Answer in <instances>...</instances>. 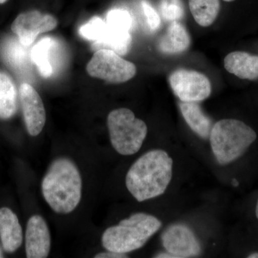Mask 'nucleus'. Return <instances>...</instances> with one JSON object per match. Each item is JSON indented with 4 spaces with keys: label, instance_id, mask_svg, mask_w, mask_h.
Listing matches in <instances>:
<instances>
[{
    "label": "nucleus",
    "instance_id": "obj_27",
    "mask_svg": "<svg viewBox=\"0 0 258 258\" xmlns=\"http://www.w3.org/2000/svg\"><path fill=\"white\" fill-rule=\"evenodd\" d=\"M232 185H233L234 186H237L239 185L238 181L235 179H232Z\"/></svg>",
    "mask_w": 258,
    "mask_h": 258
},
{
    "label": "nucleus",
    "instance_id": "obj_2",
    "mask_svg": "<svg viewBox=\"0 0 258 258\" xmlns=\"http://www.w3.org/2000/svg\"><path fill=\"white\" fill-rule=\"evenodd\" d=\"M42 191L45 201L57 213L74 211L82 195V179L74 161L67 158L55 159L42 179Z\"/></svg>",
    "mask_w": 258,
    "mask_h": 258
},
{
    "label": "nucleus",
    "instance_id": "obj_8",
    "mask_svg": "<svg viewBox=\"0 0 258 258\" xmlns=\"http://www.w3.org/2000/svg\"><path fill=\"white\" fill-rule=\"evenodd\" d=\"M57 24V20L52 15L32 10L19 15L12 24L11 29L18 36L19 42L28 47L39 35L55 29Z\"/></svg>",
    "mask_w": 258,
    "mask_h": 258
},
{
    "label": "nucleus",
    "instance_id": "obj_1",
    "mask_svg": "<svg viewBox=\"0 0 258 258\" xmlns=\"http://www.w3.org/2000/svg\"><path fill=\"white\" fill-rule=\"evenodd\" d=\"M173 160L165 151H149L134 163L125 176L129 192L138 202L163 195L170 184Z\"/></svg>",
    "mask_w": 258,
    "mask_h": 258
},
{
    "label": "nucleus",
    "instance_id": "obj_17",
    "mask_svg": "<svg viewBox=\"0 0 258 258\" xmlns=\"http://www.w3.org/2000/svg\"><path fill=\"white\" fill-rule=\"evenodd\" d=\"M132 41L130 32L116 30L107 25L106 35L99 41L93 42L92 47L95 51L109 49L119 55H125L130 49Z\"/></svg>",
    "mask_w": 258,
    "mask_h": 258
},
{
    "label": "nucleus",
    "instance_id": "obj_5",
    "mask_svg": "<svg viewBox=\"0 0 258 258\" xmlns=\"http://www.w3.org/2000/svg\"><path fill=\"white\" fill-rule=\"evenodd\" d=\"M112 146L123 156L132 155L140 150L147 137L145 122L136 118L128 108L113 110L107 119Z\"/></svg>",
    "mask_w": 258,
    "mask_h": 258
},
{
    "label": "nucleus",
    "instance_id": "obj_32",
    "mask_svg": "<svg viewBox=\"0 0 258 258\" xmlns=\"http://www.w3.org/2000/svg\"><path fill=\"white\" fill-rule=\"evenodd\" d=\"M223 1L227 2V3H230V2L235 1V0H223Z\"/></svg>",
    "mask_w": 258,
    "mask_h": 258
},
{
    "label": "nucleus",
    "instance_id": "obj_15",
    "mask_svg": "<svg viewBox=\"0 0 258 258\" xmlns=\"http://www.w3.org/2000/svg\"><path fill=\"white\" fill-rule=\"evenodd\" d=\"M179 108L185 121L195 134L203 139L210 138L211 120L205 115L198 102L181 101Z\"/></svg>",
    "mask_w": 258,
    "mask_h": 258
},
{
    "label": "nucleus",
    "instance_id": "obj_11",
    "mask_svg": "<svg viewBox=\"0 0 258 258\" xmlns=\"http://www.w3.org/2000/svg\"><path fill=\"white\" fill-rule=\"evenodd\" d=\"M50 234L45 220L40 215L30 217L25 233L27 257L45 258L50 250Z\"/></svg>",
    "mask_w": 258,
    "mask_h": 258
},
{
    "label": "nucleus",
    "instance_id": "obj_21",
    "mask_svg": "<svg viewBox=\"0 0 258 258\" xmlns=\"http://www.w3.org/2000/svg\"><path fill=\"white\" fill-rule=\"evenodd\" d=\"M106 23L110 28L129 32L132 26V15L126 10H112L107 14Z\"/></svg>",
    "mask_w": 258,
    "mask_h": 258
},
{
    "label": "nucleus",
    "instance_id": "obj_20",
    "mask_svg": "<svg viewBox=\"0 0 258 258\" xmlns=\"http://www.w3.org/2000/svg\"><path fill=\"white\" fill-rule=\"evenodd\" d=\"M107 24L99 17H93L79 29V33L88 40L99 41L106 35Z\"/></svg>",
    "mask_w": 258,
    "mask_h": 258
},
{
    "label": "nucleus",
    "instance_id": "obj_22",
    "mask_svg": "<svg viewBox=\"0 0 258 258\" xmlns=\"http://www.w3.org/2000/svg\"><path fill=\"white\" fill-rule=\"evenodd\" d=\"M3 55L7 62L15 68H20L26 62V52L16 41H8L3 46Z\"/></svg>",
    "mask_w": 258,
    "mask_h": 258
},
{
    "label": "nucleus",
    "instance_id": "obj_24",
    "mask_svg": "<svg viewBox=\"0 0 258 258\" xmlns=\"http://www.w3.org/2000/svg\"><path fill=\"white\" fill-rule=\"evenodd\" d=\"M142 10L147 20L148 26L152 31H157L161 25V18L157 11L147 2L143 1L142 3Z\"/></svg>",
    "mask_w": 258,
    "mask_h": 258
},
{
    "label": "nucleus",
    "instance_id": "obj_28",
    "mask_svg": "<svg viewBox=\"0 0 258 258\" xmlns=\"http://www.w3.org/2000/svg\"><path fill=\"white\" fill-rule=\"evenodd\" d=\"M249 258H258V253L257 252H256V253H252L251 254H249L248 256Z\"/></svg>",
    "mask_w": 258,
    "mask_h": 258
},
{
    "label": "nucleus",
    "instance_id": "obj_12",
    "mask_svg": "<svg viewBox=\"0 0 258 258\" xmlns=\"http://www.w3.org/2000/svg\"><path fill=\"white\" fill-rule=\"evenodd\" d=\"M0 239L3 249L13 253L23 243V230L17 215L10 209H0Z\"/></svg>",
    "mask_w": 258,
    "mask_h": 258
},
{
    "label": "nucleus",
    "instance_id": "obj_19",
    "mask_svg": "<svg viewBox=\"0 0 258 258\" xmlns=\"http://www.w3.org/2000/svg\"><path fill=\"white\" fill-rule=\"evenodd\" d=\"M54 45L50 37H44L37 42L31 51V59L43 78H49L52 74V64L50 61V51Z\"/></svg>",
    "mask_w": 258,
    "mask_h": 258
},
{
    "label": "nucleus",
    "instance_id": "obj_13",
    "mask_svg": "<svg viewBox=\"0 0 258 258\" xmlns=\"http://www.w3.org/2000/svg\"><path fill=\"white\" fill-rule=\"evenodd\" d=\"M189 32L182 24L171 22L166 33L158 42V50L165 55H177L185 52L190 46Z\"/></svg>",
    "mask_w": 258,
    "mask_h": 258
},
{
    "label": "nucleus",
    "instance_id": "obj_14",
    "mask_svg": "<svg viewBox=\"0 0 258 258\" xmlns=\"http://www.w3.org/2000/svg\"><path fill=\"white\" fill-rule=\"evenodd\" d=\"M225 69L241 79L253 81L258 79V56L235 51L226 56Z\"/></svg>",
    "mask_w": 258,
    "mask_h": 258
},
{
    "label": "nucleus",
    "instance_id": "obj_9",
    "mask_svg": "<svg viewBox=\"0 0 258 258\" xmlns=\"http://www.w3.org/2000/svg\"><path fill=\"white\" fill-rule=\"evenodd\" d=\"M161 241L166 250L176 258L196 257L201 253V246L192 230L181 224L168 227L161 235Z\"/></svg>",
    "mask_w": 258,
    "mask_h": 258
},
{
    "label": "nucleus",
    "instance_id": "obj_26",
    "mask_svg": "<svg viewBox=\"0 0 258 258\" xmlns=\"http://www.w3.org/2000/svg\"><path fill=\"white\" fill-rule=\"evenodd\" d=\"M157 258H176L175 255L174 254L169 253V252H162V253L158 254L157 256H155Z\"/></svg>",
    "mask_w": 258,
    "mask_h": 258
},
{
    "label": "nucleus",
    "instance_id": "obj_25",
    "mask_svg": "<svg viewBox=\"0 0 258 258\" xmlns=\"http://www.w3.org/2000/svg\"><path fill=\"white\" fill-rule=\"evenodd\" d=\"M96 258H125L128 257L125 254L118 253V252L108 251L107 252H101V253L97 254L95 256Z\"/></svg>",
    "mask_w": 258,
    "mask_h": 258
},
{
    "label": "nucleus",
    "instance_id": "obj_18",
    "mask_svg": "<svg viewBox=\"0 0 258 258\" xmlns=\"http://www.w3.org/2000/svg\"><path fill=\"white\" fill-rule=\"evenodd\" d=\"M190 12L196 23L206 28L214 23L220 10V0H189Z\"/></svg>",
    "mask_w": 258,
    "mask_h": 258
},
{
    "label": "nucleus",
    "instance_id": "obj_7",
    "mask_svg": "<svg viewBox=\"0 0 258 258\" xmlns=\"http://www.w3.org/2000/svg\"><path fill=\"white\" fill-rule=\"evenodd\" d=\"M169 81L173 92L181 101H203L212 93L210 80L198 71L176 70L169 76Z\"/></svg>",
    "mask_w": 258,
    "mask_h": 258
},
{
    "label": "nucleus",
    "instance_id": "obj_29",
    "mask_svg": "<svg viewBox=\"0 0 258 258\" xmlns=\"http://www.w3.org/2000/svg\"><path fill=\"white\" fill-rule=\"evenodd\" d=\"M4 257V254H3V248H2L1 245H0V258Z\"/></svg>",
    "mask_w": 258,
    "mask_h": 258
},
{
    "label": "nucleus",
    "instance_id": "obj_3",
    "mask_svg": "<svg viewBox=\"0 0 258 258\" xmlns=\"http://www.w3.org/2000/svg\"><path fill=\"white\" fill-rule=\"evenodd\" d=\"M161 227L160 220L148 214L136 213L108 227L102 236V245L108 251L125 254L142 248Z\"/></svg>",
    "mask_w": 258,
    "mask_h": 258
},
{
    "label": "nucleus",
    "instance_id": "obj_10",
    "mask_svg": "<svg viewBox=\"0 0 258 258\" xmlns=\"http://www.w3.org/2000/svg\"><path fill=\"white\" fill-rule=\"evenodd\" d=\"M24 120L30 136L41 133L46 121V113L41 97L31 85L23 83L20 88Z\"/></svg>",
    "mask_w": 258,
    "mask_h": 258
},
{
    "label": "nucleus",
    "instance_id": "obj_23",
    "mask_svg": "<svg viewBox=\"0 0 258 258\" xmlns=\"http://www.w3.org/2000/svg\"><path fill=\"white\" fill-rule=\"evenodd\" d=\"M160 11L162 18L167 21H178L184 16V10L180 0H161Z\"/></svg>",
    "mask_w": 258,
    "mask_h": 258
},
{
    "label": "nucleus",
    "instance_id": "obj_6",
    "mask_svg": "<svg viewBox=\"0 0 258 258\" xmlns=\"http://www.w3.org/2000/svg\"><path fill=\"white\" fill-rule=\"evenodd\" d=\"M86 70L91 77L111 83L127 82L137 74L135 64L109 49L96 50Z\"/></svg>",
    "mask_w": 258,
    "mask_h": 258
},
{
    "label": "nucleus",
    "instance_id": "obj_31",
    "mask_svg": "<svg viewBox=\"0 0 258 258\" xmlns=\"http://www.w3.org/2000/svg\"><path fill=\"white\" fill-rule=\"evenodd\" d=\"M8 0H0V4H3V3H6Z\"/></svg>",
    "mask_w": 258,
    "mask_h": 258
},
{
    "label": "nucleus",
    "instance_id": "obj_30",
    "mask_svg": "<svg viewBox=\"0 0 258 258\" xmlns=\"http://www.w3.org/2000/svg\"><path fill=\"white\" fill-rule=\"evenodd\" d=\"M255 213H256V217H257V218L258 219V200H257V206H256Z\"/></svg>",
    "mask_w": 258,
    "mask_h": 258
},
{
    "label": "nucleus",
    "instance_id": "obj_4",
    "mask_svg": "<svg viewBox=\"0 0 258 258\" xmlns=\"http://www.w3.org/2000/svg\"><path fill=\"white\" fill-rule=\"evenodd\" d=\"M256 139L253 129L236 119L219 120L212 126L210 135L212 152L220 164L238 159Z\"/></svg>",
    "mask_w": 258,
    "mask_h": 258
},
{
    "label": "nucleus",
    "instance_id": "obj_16",
    "mask_svg": "<svg viewBox=\"0 0 258 258\" xmlns=\"http://www.w3.org/2000/svg\"><path fill=\"white\" fill-rule=\"evenodd\" d=\"M18 109V95L14 82L0 71V119L11 118Z\"/></svg>",
    "mask_w": 258,
    "mask_h": 258
}]
</instances>
